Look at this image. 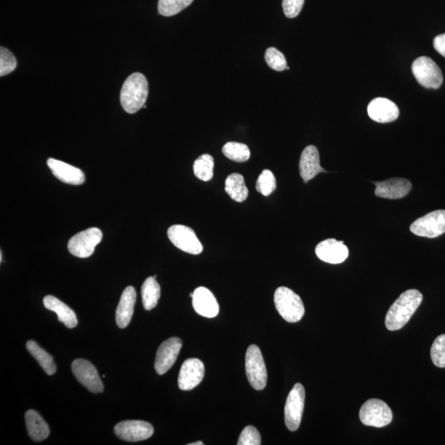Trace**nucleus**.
I'll use <instances>...</instances> for the list:
<instances>
[{"instance_id":"1","label":"nucleus","mask_w":445,"mask_h":445,"mask_svg":"<svg viewBox=\"0 0 445 445\" xmlns=\"http://www.w3.org/2000/svg\"><path fill=\"white\" fill-rule=\"evenodd\" d=\"M423 301L419 290L412 289L402 293L390 307L385 317V325L389 331L400 330L414 315Z\"/></svg>"},{"instance_id":"2","label":"nucleus","mask_w":445,"mask_h":445,"mask_svg":"<svg viewBox=\"0 0 445 445\" xmlns=\"http://www.w3.org/2000/svg\"><path fill=\"white\" fill-rule=\"evenodd\" d=\"M149 95V84L145 76L134 73L126 79L121 90V104L127 113L134 114L144 107Z\"/></svg>"},{"instance_id":"3","label":"nucleus","mask_w":445,"mask_h":445,"mask_svg":"<svg viewBox=\"0 0 445 445\" xmlns=\"http://www.w3.org/2000/svg\"><path fill=\"white\" fill-rule=\"evenodd\" d=\"M274 302L280 315L288 322H298L304 315V306L301 297L292 289L279 287L274 294Z\"/></svg>"},{"instance_id":"4","label":"nucleus","mask_w":445,"mask_h":445,"mask_svg":"<svg viewBox=\"0 0 445 445\" xmlns=\"http://www.w3.org/2000/svg\"><path fill=\"white\" fill-rule=\"evenodd\" d=\"M245 368L248 382L254 389L263 390L267 383V371L261 349L256 345L248 348Z\"/></svg>"},{"instance_id":"5","label":"nucleus","mask_w":445,"mask_h":445,"mask_svg":"<svg viewBox=\"0 0 445 445\" xmlns=\"http://www.w3.org/2000/svg\"><path fill=\"white\" fill-rule=\"evenodd\" d=\"M360 419L363 424L381 428L391 423L393 412L388 404L379 399H370L361 408Z\"/></svg>"},{"instance_id":"6","label":"nucleus","mask_w":445,"mask_h":445,"mask_svg":"<svg viewBox=\"0 0 445 445\" xmlns=\"http://www.w3.org/2000/svg\"><path fill=\"white\" fill-rule=\"evenodd\" d=\"M412 70L417 82L426 89H438L443 83L442 70L428 56L417 58L412 63Z\"/></svg>"},{"instance_id":"7","label":"nucleus","mask_w":445,"mask_h":445,"mask_svg":"<svg viewBox=\"0 0 445 445\" xmlns=\"http://www.w3.org/2000/svg\"><path fill=\"white\" fill-rule=\"evenodd\" d=\"M102 239L101 230L90 228L73 236L68 243V250L73 256L87 258L93 255L95 248L101 243Z\"/></svg>"},{"instance_id":"8","label":"nucleus","mask_w":445,"mask_h":445,"mask_svg":"<svg viewBox=\"0 0 445 445\" xmlns=\"http://www.w3.org/2000/svg\"><path fill=\"white\" fill-rule=\"evenodd\" d=\"M304 400H306V390L301 384L294 386L289 392L285 407V422L286 428L290 431H296L301 425Z\"/></svg>"},{"instance_id":"9","label":"nucleus","mask_w":445,"mask_h":445,"mask_svg":"<svg viewBox=\"0 0 445 445\" xmlns=\"http://www.w3.org/2000/svg\"><path fill=\"white\" fill-rule=\"evenodd\" d=\"M410 230L412 234L420 237H439L445 233V211H435L420 218L412 222Z\"/></svg>"},{"instance_id":"10","label":"nucleus","mask_w":445,"mask_h":445,"mask_svg":"<svg viewBox=\"0 0 445 445\" xmlns=\"http://www.w3.org/2000/svg\"><path fill=\"white\" fill-rule=\"evenodd\" d=\"M167 236L175 247L185 252L198 255L203 252V246L193 229L188 226L176 225L167 230Z\"/></svg>"},{"instance_id":"11","label":"nucleus","mask_w":445,"mask_h":445,"mask_svg":"<svg viewBox=\"0 0 445 445\" xmlns=\"http://www.w3.org/2000/svg\"><path fill=\"white\" fill-rule=\"evenodd\" d=\"M72 371L77 380L93 393L103 392V384L96 368L84 359H78L72 363Z\"/></svg>"},{"instance_id":"12","label":"nucleus","mask_w":445,"mask_h":445,"mask_svg":"<svg viewBox=\"0 0 445 445\" xmlns=\"http://www.w3.org/2000/svg\"><path fill=\"white\" fill-rule=\"evenodd\" d=\"M114 431L116 437L125 442H138L151 438L153 428L144 421H124L115 426Z\"/></svg>"},{"instance_id":"13","label":"nucleus","mask_w":445,"mask_h":445,"mask_svg":"<svg viewBox=\"0 0 445 445\" xmlns=\"http://www.w3.org/2000/svg\"><path fill=\"white\" fill-rule=\"evenodd\" d=\"M181 347L183 342L178 338H171L160 345L154 363L158 375H165L171 369L178 359Z\"/></svg>"},{"instance_id":"14","label":"nucleus","mask_w":445,"mask_h":445,"mask_svg":"<svg viewBox=\"0 0 445 445\" xmlns=\"http://www.w3.org/2000/svg\"><path fill=\"white\" fill-rule=\"evenodd\" d=\"M205 376V366L199 359L190 358L181 367L179 387L183 391H190L202 383Z\"/></svg>"},{"instance_id":"15","label":"nucleus","mask_w":445,"mask_h":445,"mask_svg":"<svg viewBox=\"0 0 445 445\" xmlns=\"http://www.w3.org/2000/svg\"><path fill=\"white\" fill-rule=\"evenodd\" d=\"M317 257L330 264H340L347 260L349 249L342 241L329 239L322 241L315 248Z\"/></svg>"},{"instance_id":"16","label":"nucleus","mask_w":445,"mask_h":445,"mask_svg":"<svg viewBox=\"0 0 445 445\" xmlns=\"http://www.w3.org/2000/svg\"><path fill=\"white\" fill-rule=\"evenodd\" d=\"M374 184L376 188V196L384 199H402L405 197L412 189L411 181L401 178L391 179Z\"/></svg>"},{"instance_id":"17","label":"nucleus","mask_w":445,"mask_h":445,"mask_svg":"<svg viewBox=\"0 0 445 445\" xmlns=\"http://www.w3.org/2000/svg\"><path fill=\"white\" fill-rule=\"evenodd\" d=\"M367 111L371 119L379 123L394 121L399 116V109L396 104L384 98L372 100Z\"/></svg>"},{"instance_id":"18","label":"nucleus","mask_w":445,"mask_h":445,"mask_svg":"<svg viewBox=\"0 0 445 445\" xmlns=\"http://www.w3.org/2000/svg\"><path fill=\"white\" fill-rule=\"evenodd\" d=\"M47 166L53 175L63 183L75 186L84 183L85 175L84 172L78 167L54 158H49Z\"/></svg>"},{"instance_id":"19","label":"nucleus","mask_w":445,"mask_h":445,"mask_svg":"<svg viewBox=\"0 0 445 445\" xmlns=\"http://www.w3.org/2000/svg\"><path fill=\"white\" fill-rule=\"evenodd\" d=\"M193 306L195 311L202 317L212 319L219 315V303L214 294L206 287H198L194 290Z\"/></svg>"},{"instance_id":"20","label":"nucleus","mask_w":445,"mask_h":445,"mask_svg":"<svg viewBox=\"0 0 445 445\" xmlns=\"http://www.w3.org/2000/svg\"><path fill=\"white\" fill-rule=\"evenodd\" d=\"M299 172L306 183L315 179L320 172H326V170L320 165L319 151L313 145H310L303 149L301 160H299Z\"/></svg>"},{"instance_id":"21","label":"nucleus","mask_w":445,"mask_h":445,"mask_svg":"<svg viewBox=\"0 0 445 445\" xmlns=\"http://www.w3.org/2000/svg\"><path fill=\"white\" fill-rule=\"evenodd\" d=\"M136 302V292L133 286L126 287L122 293L116 311V322L120 329H126L133 319Z\"/></svg>"},{"instance_id":"22","label":"nucleus","mask_w":445,"mask_h":445,"mask_svg":"<svg viewBox=\"0 0 445 445\" xmlns=\"http://www.w3.org/2000/svg\"><path fill=\"white\" fill-rule=\"evenodd\" d=\"M43 303L48 310L56 313L58 320L65 324L68 329H74L78 325L76 313L60 299L52 295H47L44 298Z\"/></svg>"},{"instance_id":"23","label":"nucleus","mask_w":445,"mask_h":445,"mask_svg":"<svg viewBox=\"0 0 445 445\" xmlns=\"http://www.w3.org/2000/svg\"><path fill=\"white\" fill-rule=\"evenodd\" d=\"M25 421L27 432L34 442H43L49 437V426L38 412L33 410L27 411L25 414Z\"/></svg>"},{"instance_id":"24","label":"nucleus","mask_w":445,"mask_h":445,"mask_svg":"<svg viewBox=\"0 0 445 445\" xmlns=\"http://www.w3.org/2000/svg\"><path fill=\"white\" fill-rule=\"evenodd\" d=\"M225 192L237 202L246 201L249 193L243 176L239 174H231L226 179Z\"/></svg>"},{"instance_id":"25","label":"nucleus","mask_w":445,"mask_h":445,"mask_svg":"<svg viewBox=\"0 0 445 445\" xmlns=\"http://www.w3.org/2000/svg\"><path fill=\"white\" fill-rule=\"evenodd\" d=\"M160 285L157 282L156 277H148L142 287V302L145 310H152L157 306L160 298Z\"/></svg>"},{"instance_id":"26","label":"nucleus","mask_w":445,"mask_h":445,"mask_svg":"<svg viewBox=\"0 0 445 445\" xmlns=\"http://www.w3.org/2000/svg\"><path fill=\"white\" fill-rule=\"evenodd\" d=\"M27 349L31 355L35 358V360L38 362L45 374L53 375L56 373V365L54 364L52 356L45 352L44 349L40 347L38 343L34 342V340H29L27 343Z\"/></svg>"},{"instance_id":"27","label":"nucleus","mask_w":445,"mask_h":445,"mask_svg":"<svg viewBox=\"0 0 445 445\" xmlns=\"http://www.w3.org/2000/svg\"><path fill=\"white\" fill-rule=\"evenodd\" d=\"M214 158L210 154H203L194 163V174L199 180L208 181L214 176Z\"/></svg>"},{"instance_id":"28","label":"nucleus","mask_w":445,"mask_h":445,"mask_svg":"<svg viewBox=\"0 0 445 445\" xmlns=\"http://www.w3.org/2000/svg\"><path fill=\"white\" fill-rule=\"evenodd\" d=\"M222 153L229 160L237 163H244L251 156L250 149L246 144L237 142H229L222 149Z\"/></svg>"},{"instance_id":"29","label":"nucleus","mask_w":445,"mask_h":445,"mask_svg":"<svg viewBox=\"0 0 445 445\" xmlns=\"http://www.w3.org/2000/svg\"><path fill=\"white\" fill-rule=\"evenodd\" d=\"M193 1L194 0H158V10L163 16H174L190 6Z\"/></svg>"},{"instance_id":"30","label":"nucleus","mask_w":445,"mask_h":445,"mask_svg":"<svg viewBox=\"0 0 445 445\" xmlns=\"http://www.w3.org/2000/svg\"><path fill=\"white\" fill-rule=\"evenodd\" d=\"M257 190L263 196L268 197L276 188V180L272 172L266 169L262 172L257 181Z\"/></svg>"},{"instance_id":"31","label":"nucleus","mask_w":445,"mask_h":445,"mask_svg":"<svg viewBox=\"0 0 445 445\" xmlns=\"http://www.w3.org/2000/svg\"><path fill=\"white\" fill-rule=\"evenodd\" d=\"M265 60L268 66L276 71H283L287 69V61L283 54L278 50L271 47L266 50Z\"/></svg>"},{"instance_id":"32","label":"nucleus","mask_w":445,"mask_h":445,"mask_svg":"<svg viewBox=\"0 0 445 445\" xmlns=\"http://www.w3.org/2000/svg\"><path fill=\"white\" fill-rule=\"evenodd\" d=\"M430 357L435 366L445 368V334L435 340L430 349Z\"/></svg>"},{"instance_id":"33","label":"nucleus","mask_w":445,"mask_h":445,"mask_svg":"<svg viewBox=\"0 0 445 445\" xmlns=\"http://www.w3.org/2000/svg\"><path fill=\"white\" fill-rule=\"evenodd\" d=\"M17 60L13 54L6 47L0 48V76H6L15 71Z\"/></svg>"},{"instance_id":"34","label":"nucleus","mask_w":445,"mask_h":445,"mask_svg":"<svg viewBox=\"0 0 445 445\" xmlns=\"http://www.w3.org/2000/svg\"><path fill=\"white\" fill-rule=\"evenodd\" d=\"M261 435L254 426L249 425L242 431L238 440V445H260Z\"/></svg>"},{"instance_id":"35","label":"nucleus","mask_w":445,"mask_h":445,"mask_svg":"<svg viewBox=\"0 0 445 445\" xmlns=\"http://www.w3.org/2000/svg\"><path fill=\"white\" fill-rule=\"evenodd\" d=\"M304 0H283L282 6L286 17H296L303 7Z\"/></svg>"},{"instance_id":"36","label":"nucleus","mask_w":445,"mask_h":445,"mask_svg":"<svg viewBox=\"0 0 445 445\" xmlns=\"http://www.w3.org/2000/svg\"><path fill=\"white\" fill-rule=\"evenodd\" d=\"M434 47L442 56L445 57V33L439 35L434 39Z\"/></svg>"},{"instance_id":"37","label":"nucleus","mask_w":445,"mask_h":445,"mask_svg":"<svg viewBox=\"0 0 445 445\" xmlns=\"http://www.w3.org/2000/svg\"><path fill=\"white\" fill-rule=\"evenodd\" d=\"M204 443L202 442H197L192 444H189V445H203Z\"/></svg>"},{"instance_id":"38","label":"nucleus","mask_w":445,"mask_h":445,"mask_svg":"<svg viewBox=\"0 0 445 445\" xmlns=\"http://www.w3.org/2000/svg\"><path fill=\"white\" fill-rule=\"evenodd\" d=\"M0 262H3V253H2V252H0Z\"/></svg>"}]
</instances>
